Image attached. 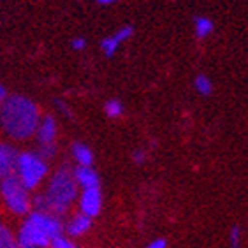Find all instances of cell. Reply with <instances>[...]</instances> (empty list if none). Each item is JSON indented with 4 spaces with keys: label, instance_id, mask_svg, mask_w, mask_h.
I'll return each mask as SVG.
<instances>
[{
    "label": "cell",
    "instance_id": "12",
    "mask_svg": "<svg viewBox=\"0 0 248 248\" xmlns=\"http://www.w3.org/2000/svg\"><path fill=\"white\" fill-rule=\"evenodd\" d=\"M72 174H74V180H76V183H78L79 188H88V186L100 185L99 172L93 169V166H90V167H85V166L72 167Z\"/></svg>",
    "mask_w": 248,
    "mask_h": 248
},
{
    "label": "cell",
    "instance_id": "14",
    "mask_svg": "<svg viewBox=\"0 0 248 248\" xmlns=\"http://www.w3.org/2000/svg\"><path fill=\"white\" fill-rule=\"evenodd\" d=\"M213 30H215V23L208 16H196L194 18V33H196L197 39L210 37Z\"/></svg>",
    "mask_w": 248,
    "mask_h": 248
},
{
    "label": "cell",
    "instance_id": "8",
    "mask_svg": "<svg viewBox=\"0 0 248 248\" xmlns=\"http://www.w3.org/2000/svg\"><path fill=\"white\" fill-rule=\"evenodd\" d=\"M92 227H93V218H90L81 211H74V213L71 211L63 218V234L72 239H79L86 236L92 231Z\"/></svg>",
    "mask_w": 248,
    "mask_h": 248
},
{
    "label": "cell",
    "instance_id": "16",
    "mask_svg": "<svg viewBox=\"0 0 248 248\" xmlns=\"http://www.w3.org/2000/svg\"><path fill=\"white\" fill-rule=\"evenodd\" d=\"M124 104H122V100L118 99H109L108 102L104 104V113L108 118H120V116L124 115Z\"/></svg>",
    "mask_w": 248,
    "mask_h": 248
},
{
    "label": "cell",
    "instance_id": "4",
    "mask_svg": "<svg viewBox=\"0 0 248 248\" xmlns=\"http://www.w3.org/2000/svg\"><path fill=\"white\" fill-rule=\"evenodd\" d=\"M49 172H51V162L37 153L35 148H23L18 152L15 166V176L23 183L30 192L41 190V186L46 183Z\"/></svg>",
    "mask_w": 248,
    "mask_h": 248
},
{
    "label": "cell",
    "instance_id": "23",
    "mask_svg": "<svg viewBox=\"0 0 248 248\" xmlns=\"http://www.w3.org/2000/svg\"><path fill=\"white\" fill-rule=\"evenodd\" d=\"M7 97H9V90H7V86H5L4 83H0V106L4 104Z\"/></svg>",
    "mask_w": 248,
    "mask_h": 248
},
{
    "label": "cell",
    "instance_id": "20",
    "mask_svg": "<svg viewBox=\"0 0 248 248\" xmlns=\"http://www.w3.org/2000/svg\"><path fill=\"white\" fill-rule=\"evenodd\" d=\"M239 241H241V229L234 225L231 231V248H239Z\"/></svg>",
    "mask_w": 248,
    "mask_h": 248
},
{
    "label": "cell",
    "instance_id": "21",
    "mask_svg": "<svg viewBox=\"0 0 248 248\" xmlns=\"http://www.w3.org/2000/svg\"><path fill=\"white\" fill-rule=\"evenodd\" d=\"M146 160H148V155H146L144 150H136V152L132 153V162L134 164L143 166V164H146Z\"/></svg>",
    "mask_w": 248,
    "mask_h": 248
},
{
    "label": "cell",
    "instance_id": "22",
    "mask_svg": "<svg viewBox=\"0 0 248 248\" xmlns=\"http://www.w3.org/2000/svg\"><path fill=\"white\" fill-rule=\"evenodd\" d=\"M146 248H167V239L166 238L153 239V241H150V243L146 245Z\"/></svg>",
    "mask_w": 248,
    "mask_h": 248
},
{
    "label": "cell",
    "instance_id": "2",
    "mask_svg": "<svg viewBox=\"0 0 248 248\" xmlns=\"http://www.w3.org/2000/svg\"><path fill=\"white\" fill-rule=\"evenodd\" d=\"M78 194L79 186L74 180L72 167L62 164L51 169L46 183L33 194V210L49 211L65 218L76 206Z\"/></svg>",
    "mask_w": 248,
    "mask_h": 248
},
{
    "label": "cell",
    "instance_id": "19",
    "mask_svg": "<svg viewBox=\"0 0 248 248\" xmlns=\"http://www.w3.org/2000/svg\"><path fill=\"white\" fill-rule=\"evenodd\" d=\"M55 108H57L60 113H62L63 116H67V118H72V113H71V108L67 106L65 100L62 99H55Z\"/></svg>",
    "mask_w": 248,
    "mask_h": 248
},
{
    "label": "cell",
    "instance_id": "13",
    "mask_svg": "<svg viewBox=\"0 0 248 248\" xmlns=\"http://www.w3.org/2000/svg\"><path fill=\"white\" fill-rule=\"evenodd\" d=\"M0 248H19L16 227L7 217L0 215Z\"/></svg>",
    "mask_w": 248,
    "mask_h": 248
},
{
    "label": "cell",
    "instance_id": "10",
    "mask_svg": "<svg viewBox=\"0 0 248 248\" xmlns=\"http://www.w3.org/2000/svg\"><path fill=\"white\" fill-rule=\"evenodd\" d=\"M18 144L11 143L7 139L0 141V180L15 174L16 158H18Z\"/></svg>",
    "mask_w": 248,
    "mask_h": 248
},
{
    "label": "cell",
    "instance_id": "17",
    "mask_svg": "<svg viewBox=\"0 0 248 248\" xmlns=\"http://www.w3.org/2000/svg\"><path fill=\"white\" fill-rule=\"evenodd\" d=\"M49 248H81V247L76 243V239H72V238H69V236H65V234H62L60 238H57L49 245Z\"/></svg>",
    "mask_w": 248,
    "mask_h": 248
},
{
    "label": "cell",
    "instance_id": "5",
    "mask_svg": "<svg viewBox=\"0 0 248 248\" xmlns=\"http://www.w3.org/2000/svg\"><path fill=\"white\" fill-rule=\"evenodd\" d=\"M0 206L7 217L21 220L33 210V192H30L15 174L7 176L0 180Z\"/></svg>",
    "mask_w": 248,
    "mask_h": 248
},
{
    "label": "cell",
    "instance_id": "7",
    "mask_svg": "<svg viewBox=\"0 0 248 248\" xmlns=\"http://www.w3.org/2000/svg\"><path fill=\"white\" fill-rule=\"evenodd\" d=\"M58 132H60V127H58V120L51 113H43L41 120H39V125L33 134V141H35V146H41V144H58Z\"/></svg>",
    "mask_w": 248,
    "mask_h": 248
},
{
    "label": "cell",
    "instance_id": "24",
    "mask_svg": "<svg viewBox=\"0 0 248 248\" xmlns=\"http://www.w3.org/2000/svg\"><path fill=\"white\" fill-rule=\"evenodd\" d=\"M95 2L100 5V7H111V5H115L118 0H95Z\"/></svg>",
    "mask_w": 248,
    "mask_h": 248
},
{
    "label": "cell",
    "instance_id": "6",
    "mask_svg": "<svg viewBox=\"0 0 248 248\" xmlns=\"http://www.w3.org/2000/svg\"><path fill=\"white\" fill-rule=\"evenodd\" d=\"M104 206V196H102V188L100 185L97 186H88V188H79L76 201L78 211H81L90 218H97L102 211Z\"/></svg>",
    "mask_w": 248,
    "mask_h": 248
},
{
    "label": "cell",
    "instance_id": "15",
    "mask_svg": "<svg viewBox=\"0 0 248 248\" xmlns=\"http://www.w3.org/2000/svg\"><path fill=\"white\" fill-rule=\"evenodd\" d=\"M194 88L199 95L202 97H210L213 93V81L210 79L208 74H197L194 78Z\"/></svg>",
    "mask_w": 248,
    "mask_h": 248
},
{
    "label": "cell",
    "instance_id": "9",
    "mask_svg": "<svg viewBox=\"0 0 248 248\" xmlns=\"http://www.w3.org/2000/svg\"><path fill=\"white\" fill-rule=\"evenodd\" d=\"M134 35V27L132 25H124V27H120L118 30L104 37L100 41V51L104 53L108 58H113L116 53L120 51L122 48V44H125L127 41H130Z\"/></svg>",
    "mask_w": 248,
    "mask_h": 248
},
{
    "label": "cell",
    "instance_id": "11",
    "mask_svg": "<svg viewBox=\"0 0 248 248\" xmlns=\"http://www.w3.org/2000/svg\"><path fill=\"white\" fill-rule=\"evenodd\" d=\"M71 158H72V162H74V166L90 167L95 162L93 150H92L88 144L81 143V141H76V143L71 144Z\"/></svg>",
    "mask_w": 248,
    "mask_h": 248
},
{
    "label": "cell",
    "instance_id": "18",
    "mask_svg": "<svg viewBox=\"0 0 248 248\" xmlns=\"http://www.w3.org/2000/svg\"><path fill=\"white\" fill-rule=\"evenodd\" d=\"M71 48L74 49V51H85L86 49V39L81 37V35H78V37H72L71 39Z\"/></svg>",
    "mask_w": 248,
    "mask_h": 248
},
{
    "label": "cell",
    "instance_id": "1",
    "mask_svg": "<svg viewBox=\"0 0 248 248\" xmlns=\"http://www.w3.org/2000/svg\"><path fill=\"white\" fill-rule=\"evenodd\" d=\"M41 116L43 109L32 97L9 93L0 106V136L15 144L29 143L33 139Z\"/></svg>",
    "mask_w": 248,
    "mask_h": 248
},
{
    "label": "cell",
    "instance_id": "3",
    "mask_svg": "<svg viewBox=\"0 0 248 248\" xmlns=\"http://www.w3.org/2000/svg\"><path fill=\"white\" fill-rule=\"evenodd\" d=\"M63 234V218L49 211L32 210L19 220L16 238L19 248H49Z\"/></svg>",
    "mask_w": 248,
    "mask_h": 248
}]
</instances>
